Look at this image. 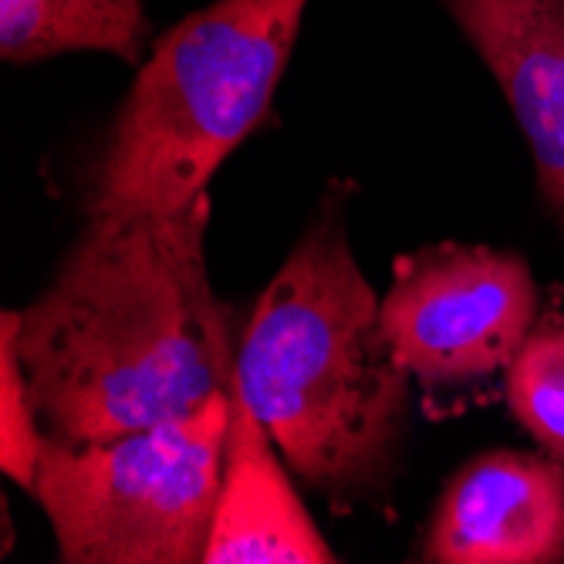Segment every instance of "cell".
<instances>
[{
	"mask_svg": "<svg viewBox=\"0 0 564 564\" xmlns=\"http://www.w3.org/2000/svg\"><path fill=\"white\" fill-rule=\"evenodd\" d=\"M507 405L528 436L564 467V312L534 322L503 372Z\"/></svg>",
	"mask_w": 564,
	"mask_h": 564,
	"instance_id": "10",
	"label": "cell"
},
{
	"mask_svg": "<svg viewBox=\"0 0 564 564\" xmlns=\"http://www.w3.org/2000/svg\"><path fill=\"white\" fill-rule=\"evenodd\" d=\"M230 386L196 413L101 443L44 440L34 497L68 564H193L224 484Z\"/></svg>",
	"mask_w": 564,
	"mask_h": 564,
	"instance_id": "4",
	"label": "cell"
},
{
	"mask_svg": "<svg viewBox=\"0 0 564 564\" xmlns=\"http://www.w3.org/2000/svg\"><path fill=\"white\" fill-rule=\"evenodd\" d=\"M210 193L176 214L88 217L51 284L4 312L55 443H101L227 392L237 341L207 278Z\"/></svg>",
	"mask_w": 564,
	"mask_h": 564,
	"instance_id": "1",
	"label": "cell"
},
{
	"mask_svg": "<svg viewBox=\"0 0 564 564\" xmlns=\"http://www.w3.org/2000/svg\"><path fill=\"white\" fill-rule=\"evenodd\" d=\"M307 0H217L152 47L88 173V217L176 214L261 126Z\"/></svg>",
	"mask_w": 564,
	"mask_h": 564,
	"instance_id": "3",
	"label": "cell"
},
{
	"mask_svg": "<svg viewBox=\"0 0 564 564\" xmlns=\"http://www.w3.org/2000/svg\"><path fill=\"white\" fill-rule=\"evenodd\" d=\"M538 281L518 253L440 243L395 261L382 325L399 366L426 389L507 372L531 335Z\"/></svg>",
	"mask_w": 564,
	"mask_h": 564,
	"instance_id": "5",
	"label": "cell"
},
{
	"mask_svg": "<svg viewBox=\"0 0 564 564\" xmlns=\"http://www.w3.org/2000/svg\"><path fill=\"white\" fill-rule=\"evenodd\" d=\"M65 51H106L142 62V0H0V55L14 65Z\"/></svg>",
	"mask_w": 564,
	"mask_h": 564,
	"instance_id": "9",
	"label": "cell"
},
{
	"mask_svg": "<svg viewBox=\"0 0 564 564\" xmlns=\"http://www.w3.org/2000/svg\"><path fill=\"white\" fill-rule=\"evenodd\" d=\"M514 112L564 230V0H443Z\"/></svg>",
	"mask_w": 564,
	"mask_h": 564,
	"instance_id": "7",
	"label": "cell"
},
{
	"mask_svg": "<svg viewBox=\"0 0 564 564\" xmlns=\"http://www.w3.org/2000/svg\"><path fill=\"white\" fill-rule=\"evenodd\" d=\"M420 557L430 564L564 561V467L531 453L470 459L446 484Z\"/></svg>",
	"mask_w": 564,
	"mask_h": 564,
	"instance_id": "6",
	"label": "cell"
},
{
	"mask_svg": "<svg viewBox=\"0 0 564 564\" xmlns=\"http://www.w3.org/2000/svg\"><path fill=\"white\" fill-rule=\"evenodd\" d=\"M234 379L304 484L341 497L389 474L413 376L389 345L338 207L307 227L253 304Z\"/></svg>",
	"mask_w": 564,
	"mask_h": 564,
	"instance_id": "2",
	"label": "cell"
},
{
	"mask_svg": "<svg viewBox=\"0 0 564 564\" xmlns=\"http://www.w3.org/2000/svg\"><path fill=\"white\" fill-rule=\"evenodd\" d=\"M44 440L24 366L11 338L0 335V470L28 494H34Z\"/></svg>",
	"mask_w": 564,
	"mask_h": 564,
	"instance_id": "11",
	"label": "cell"
},
{
	"mask_svg": "<svg viewBox=\"0 0 564 564\" xmlns=\"http://www.w3.org/2000/svg\"><path fill=\"white\" fill-rule=\"evenodd\" d=\"M278 446L230 372V430L207 564H332L338 561L291 487Z\"/></svg>",
	"mask_w": 564,
	"mask_h": 564,
	"instance_id": "8",
	"label": "cell"
}]
</instances>
